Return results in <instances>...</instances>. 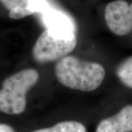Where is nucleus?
<instances>
[{"label":"nucleus","instance_id":"1","mask_svg":"<svg viewBox=\"0 0 132 132\" xmlns=\"http://www.w3.org/2000/svg\"><path fill=\"white\" fill-rule=\"evenodd\" d=\"M55 75L60 83L66 87L90 92L96 90L102 84L106 71L99 63L84 61L67 55L57 62Z\"/></svg>","mask_w":132,"mask_h":132},{"label":"nucleus","instance_id":"2","mask_svg":"<svg viewBox=\"0 0 132 132\" xmlns=\"http://www.w3.org/2000/svg\"><path fill=\"white\" fill-rule=\"evenodd\" d=\"M38 79L39 73L33 68H26L6 78L0 90V112L12 115L23 113L27 95Z\"/></svg>","mask_w":132,"mask_h":132},{"label":"nucleus","instance_id":"3","mask_svg":"<svg viewBox=\"0 0 132 132\" xmlns=\"http://www.w3.org/2000/svg\"><path fill=\"white\" fill-rule=\"evenodd\" d=\"M77 45L76 35L71 38H58L44 30L32 48L33 58L40 63L57 60L70 54Z\"/></svg>","mask_w":132,"mask_h":132},{"label":"nucleus","instance_id":"4","mask_svg":"<svg viewBox=\"0 0 132 132\" xmlns=\"http://www.w3.org/2000/svg\"><path fill=\"white\" fill-rule=\"evenodd\" d=\"M104 18L112 32L125 36L132 31V3L124 0L113 1L106 5Z\"/></svg>","mask_w":132,"mask_h":132},{"label":"nucleus","instance_id":"5","mask_svg":"<svg viewBox=\"0 0 132 132\" xmlns=\"http://www.w3.org/2000/svg\"><path fill=\"white\" fill-rule=\"evenodd\" d=\"M43 24L49 32L58 38L76 36V24L71 16L60 10L51 7L41 13Z\"/></svg>","mask_w":132,"mask_h":132},{"label":"nucleus","instance_id":"6","mask_svg":"<svg viewBox=\"0 0 132 132\" xmlns=\"http://www.w3.org/2000/svg\"><path fill=\"white\" fill-rule=\"evenodd\" d=\"M12 19H21L35 13H43L50 7L46 0H0Z\"/></svg>","mask_w":132,"mask_h":132},{"label":"nucleus","instance_id":"7","mask_svg":"<svg viewBox=\"0 0 132 132\" xmlns=\"http://www.w3.org/2000/svg\"><path fill=\"white\" fill-rule=\"evenodd\" d=\"M95 132H132V105L123 106L118 113L100 121Z\"/></svg>","mask_w":132,"mask_h":132},{"label":"nucleus","instance_id":"8","mask_svg":"<svg viewBox=\"0 0 132 132\" xmlns=\"http://www.w3.org/2000/svg\"><path fill=\"white\" fill-rule=\"evenodd\" d=\"M32 132H87L84 124L74 120L62 121L51 127L40 128Z\"/></svg>","mask_w":132,"mask_h":132},{"label":"nucleus","instance_id":"9","mask_svg":"<svg viewBox=\"0 0 132 132\" xmlns=\"http://www.w3.org/2000/svg\"><path fill=\"white\" fill-rule=\"evenodd\" d=\"M116 75L126 87L132 89V56L118 65L116 69Z\"/></svg>","mask_w":132,"mask_h":132},{"label":"nucleus","instance_id":"10","mask_svg":"<svg viewBox=\"0 0 132 132\" xmlns=\"http://www.w3.org/2000/svg\"><path fill=\"white\" fill-rule=\"evenodd\" d=\"M0 132H16L15 129L11 126L5 124V123H0Z\"/></svg>","mask_w":132,"mask_h":132}]
</instances>
